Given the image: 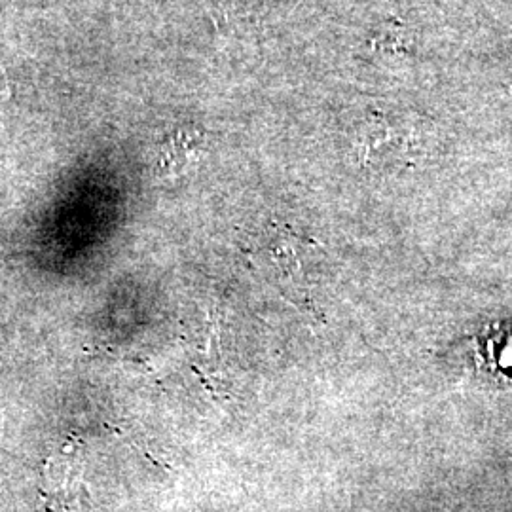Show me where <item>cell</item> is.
I'll return each instance as SVG.
<instances>
[{
    "label": "cell",
    "mask_w": 512,
    "mask_h": 512,
    "mask_svg": "<svg viewBox=\"0 0 512 512\" xmlns=\"http://www.w3.org/2000/svg\"><path fill=\"white\" fill-rule=\"evenodd\" d=\"M202 137L192 131H179L167 139L160 152V171L164 175H179L192 162L198 160Z\"/></svg>",
    "instance_id": "obj_1"
}]
</instances>
